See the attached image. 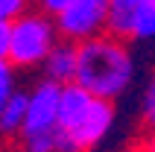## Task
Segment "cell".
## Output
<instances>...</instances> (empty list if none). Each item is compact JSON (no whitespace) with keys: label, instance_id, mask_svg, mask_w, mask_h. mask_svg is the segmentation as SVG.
I'll return each mask as SVG.
<instances>
[{"label":"cell","instance_id":"1","mask_svg":"<svg viewBox=\"0 0 155 152\" xmlns=\"http://www.w3.org/2000/svg\"><path fill=\"white\" fill-rule=\"evenodd\" d=\"M138 61L129 41L114 32L76 44V82L105 100H117L132 88Z\"/></svg>","mask_w":155,"mask_h":152},{"label":"cell","instance_id":"2","mask_svg":"<svg viewBox=\"0 0 155 152\" xmlns=\"http://www.w3.org/2000/svg\"><path fill=\"white\" fill-rule=\"evenodd\" d=\"M114 100L97 97L79 82L61 85L59 126L68 137L70 152H94L114 129Z\"/></svg>","mask_w":155,"mask_h":152},{"label":"cell","instance_id":"3","mask_svg":"<svg viewBox=\"0 0 155 152\" xmlns=\"http://www.w3.org/2000/svg\"><path fill=\"white\" fill-rule=\"evenodd\" d=\"M59 102L61 85L50 79H38L29 88V105H26V123L18 135L24 152H70L68 137L59 126Z\"/></svg>","mask_w":155,"mask_h":152},{"label":"cell","instance_id":"4","mask_svg":"<svg viewBox=\"0 0 155 152\" xmlns=\"http://www.w3.org/2000/svg\"><path fill=\"white\" fill-rule=\"evenodd\" d=\"M59 26L56 18L47 12H29L26 9L21 18L9 24V56L6 59L21 70L41 68L50 50L59 44Z\"/></svg>","mask_w":155,"mask_h":152},{"label":"cell","instance_id":"5","mask_svg":"<svg viewBox=\"0 0 155 152\" xmlns=\"http://www.w3.org/2000/svg\"><path fill=\"white\" fill-rule=\"evenodd\" d=\"M108 15L111 0H73L68 9L56 15V26L64 41L82 44L94 35L108 32Z\"/></svg>","mask_w":155,"mask_h":152},{"label":"cell","instance_id":"6","mask_svg":"<svg viewBox=\"0 0 155 152\" xmlns=\"http://www.w3.org/2000/svg\"><path fill=\"white\" fill-rule=\"evenodd\" d=\"M108 32L126 41H155V0H140L135 6H111Z\"/></svg>","mask_w":155,"mask_h":152},{"label":"cell","instance_id":"7","mask_svg":"<svg viewBox=\"0 0 155 152\" xmlns=\"http://www.w3.org/2000/svg\"><path fill=\"white\" fill-rule=\"evenodd\" d=\"M41 73H44V79L59 82V85L76 82V44L73 41H59L50 50V56L44 59Z\"/></svg>","mask_w":155,"mask_h":152},{"label":"cell","instance_id":"8","mask_svg":"<svg viewBox=\"0 0 155 152\" xmlns=\"http://www.w3.org/2000/svg\"><path fill=\"white\" fill-rule=\"evenodd\" d=\"M26 105H29V91H15L9 102L0 111V137H18L26 123Z\"/></svg>","mask_w":155,"mask_h":152},{"label":"cell","instance_id":"9","mask_svg":"<svg viewBox=\"0 0 155 152\" xmlns=\"http://www.w3.org/2000/svg\"><path fill=\"white\" fill-rule=\"evenodd\" d=\"M138 120L147 132H155V73L149 76V82L140 91V102H138Z\"/></svg>","mask_w":155,"mask_h":152},{"label":"cell","instance_id":"10","mask_svg":"<svg viewBox=\"0 0 155 152\" xmlns=\"http://www.w3.org/2000/svg\"><path fill=\"white\" fill-rule=\"evenodd\" d=\"M15 64L9 59H0V111H3V105L9 102V97L18 91V73H15Z\"/></svg>","mask_w":155,"mask_h":152},{"label":"cell","instance_id":"11","mask_svg":"<svg viewBox=\"0 0 155 152\" xmlns=\"http://www.w3.org/2000/svg\"><path fill=\"white\" fill-rule=\"evenodd\" d=\"M29 9V0H0V21L12 24L15 18H21Z\"/></svg>","mask_w":155,"mask_h":152},{"label":"cell","instance_id":"12","mask_svg":"<svg viewBox=\"0 0 155 152\" xmlns=\"http://www.w3.org/2000/svg\"><path fill=\"white\" fill-rule=\"evenodd\" d=\"M70 3H73V0H38V6H41L47 15H53V18L59 15L61 9H68Z\"/></svg>","mask_w":155,"mask_h":152},{"label":"cell","instance_id":"13","mask_svg":"<svg viewBox=\"0 0 155 152\" xmlns=\"http://www.w3.org/2000/svg\"><path fill=\"white\" fill-rule=\"evenodd\" d=\"M9 56V24L0 21V59Z\"/></svg>","mask_w":155,"mask_h":152},{"label":"cell","instance_id":"14","mask_svg":"<svg viewBox=\"0 0 155 152\" xmlns=\"http://www.w3.org/2000/svg\"><path fill=\"white\" fill-rule=\"evenodd\" d=\"M143 152H155V132H149L147 144H143Z\"/></svg>","mask_w":155,"mask_h":152}]
</instances>
